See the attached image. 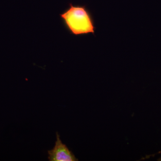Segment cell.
I'll list each match as a JSON object with an SVG mask.
<instances>
[{
    "mask_svg": "<svg viewBox=\"0 0 161 161\" xmlns=\"http://www.w3.org/2000/svg\"><path fill=\"white\" fill-rule=\"evenodd\" d=\"M60 16L71 34L75 36L95 35V21L91 12L85 6H75L70 4L69 8Z\"/></svg>",
    "mask_w": 161,
    "mask_h": 161,
    "instance_id": "1",
    "label": "cell"
},
{
    "mask_svg": "<svg viewBox=\"0 0 161 161\" xmlns=\"http://www.w3.org/2000/svg\"><path fill=\"white\" fill-rule=\"evenodd\" d=\"M56 140L54 147L48 150V159L50 161H77L78 158L73 152L69 150L65 144H64L60 139V135L56 132Z\"/></svg>",
    "mask_w": 161,
    "mask_h": 161,
    "instance_id": "2",
    "label": "cell"
}]
</instances>
